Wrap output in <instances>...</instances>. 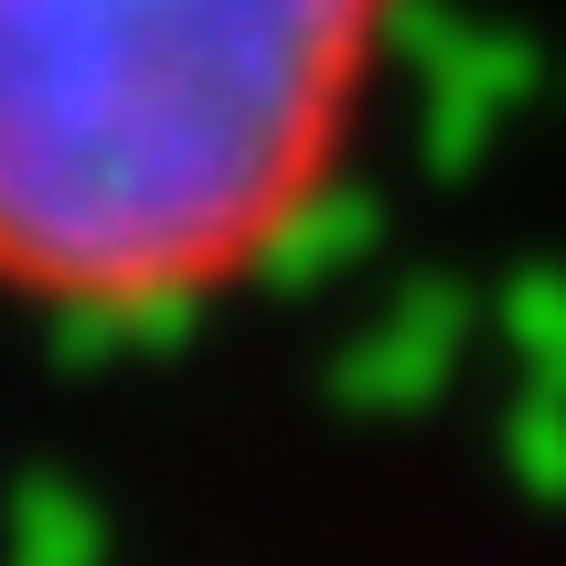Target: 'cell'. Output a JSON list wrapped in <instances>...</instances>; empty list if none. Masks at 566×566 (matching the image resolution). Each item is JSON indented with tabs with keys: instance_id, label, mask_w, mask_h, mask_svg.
<instances>
[{
	"instance_id": "6da1fadb",
	"label": "cell",
	"mask_w": 566,
	"mask_h": 566,
	"mask_svg": "<svg viewBox=\"0 0 566 566\" xmlns=\"http://www.w3.org/2000/svg\"><path fill=\"white\" fill-rule=\"evenodd\" d=\"M385 0H0V289L171 311L343 171Z\"/></svg>"
}]
</instances>
